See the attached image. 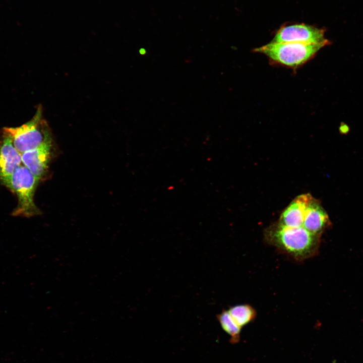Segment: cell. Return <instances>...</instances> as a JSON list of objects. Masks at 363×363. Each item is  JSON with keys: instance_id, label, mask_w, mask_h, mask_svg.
<instances>
[{"instance_id": "obj_2", "label": "cell", "mask_w": 363, "mask_h": 363, "mask_svg": "<svg viewBox=\"0 0 363 363\" xmlns=\"http://www.w3.org/2000/svg\"><path fill=\"white\" fill-rule=\"evenodd\" d=\"M330 42L306 44L295 42H270L254 51L265 55L271 63L296 70L313 58Z\"/></svg>"}, {"instance_id": "obj_7", "label": "cell", "mask_w": 363, "mask_h": 363, "mask_svg": "<svg viewBox=\"0 0 363 363\" xmlns=\"http://www.w3.org/2000/svg\"><path fill=\"white\" fill-rule=\"evenodd\" d=\"M22 164L21 154L9 135L3 130L0 140V180L3 184Z\"/></svg>"}, {"instance_id": "obj_4", "label": "cell", "mask_w": 363, "mask_h": 363, "mask_svg": "<svg viewBox=\"0 0 363 363\" xmlns=\"http://www.w3.org/2000/svg\"><path fill=\"white\" fill-rule=\"evenodd\" d=\"M38 180L22 164L4 183L18 198V205L12 215L30 217L40 214L34 203V195Z\"/></svg>"}, {"instance_id": "obj_8", "label": "cell", "mask_w": 363, "mask_h": 363, "mask_svg": "<svg viewBox=\"0 0 363 363\" xmlns=\"http://www.w3.org/2000/svg\"><path fill=\"white\" fill-rule=\"evenodd\" d=\"M313 198L310 194L295 198L283 210L278 222L288 227H303L308 206Z\"/></svg>"}, {"instance_id": "obj_10", "label": "cell", "mask_w": 363, "mask_h": 363, "mask_svg": "<svg viewBox=\"0 0 363 363\" xmlns=\"http://www.w3.org/2000/svg\"><path fill=\"white\" fill-rule=\"evenodd\" d=\"M227 311L241 328L254 321L257 316L255 309L248 304L234 306L229 308Z\"/></svg>"}, {"instance_id": "obj_6", "label": "cell", "mask_w": 363, "mask_h": 363, "mask_svg": "<svg viewBox=\"0 0 363 363\" xmlns=\"http://www.w3.org/2000/svg\"><path fill=\"white\" fill-rule=\"evenodd\" d=\"M53 142L43 144L21 154L22 164L39 182L49 177V166L52 157Z\"/></svg>"}, {"instance_id": "obj_1", "label": "cell", "mask_w": 363, "mask_h": 363, "mask_svg": "<svg viewBox=\"0 0 363 363\" xmlns=\"http://www.w3.org/2000/svg\"><path fill=\"white\" fill-rule=\"evenodd\" d=\"M321 236L304 227H291L278 222L266 228L264 238L269 245L297 261H304L318 253Z\"/></svg>"}, {"instance_id": "obj_3", "label": "cell", "mask_w": 363, "mask_h": 363, "mask_svg": "<svg viewBox=\"0 0 363 363\" xmlns=\"http://www.w3.org/2000/svg\"><path fill=\"white\" fill-rule=\"evenodd\" d=\"M3 130L9 135L14 146L21 154L43 144L53 142L51 130L43 117L41 105L37 107L34 115L27 123L19 127H6Z\"/></svg>"}, {"instance_id": "obj_9", "label": "cell", "mask_w": 363, "mask_h": 363, "mask_svg": "<svg viewBox=\"0 0 363 363\" xmlns=\"http://www.w3.org/2000/svg\"><path fill=\"white\" fill-rule=\"evenodd\" d=\"M330 225L327 212L320 203L313 198L308 206L303 227L309 232L321 236Z\"/></svg>"}, {"instance_id": "obj_11", "label": "cell", "mask_w": 363, "mask_h": 363, "mask_svg": "<svg viewBox=\"0 0 363 363\" xmlns=\"http://www.w3.org/2000/svg\"><path fill=\"white\" fill-rule=\"evenodd\" d=\"M223 330L230 337L231 343H237L240 339V327L232 318L228 311H223L217 316Z\"/></svg>"}, {"instance_id": "obj_12", "label": "cell", "mask_w": 363, "mask_h": 363, "mask_svg": "<svg viewBox=\"0 0 363 363\" xmlns=\"http://www.w3.org/2000/svg\"><path fill=\"white\" fill-rule=\"evenodd\" d=\"M339 130L341 133H347L349 129L348 128V126H346V125L344 124L343 125H342L340 126Z\"/></svg>"}, {"instance_id": "obj_5", "label": "cell", "mask_w": 363, "mask_h": 363, "mask_svg": "<svg viewBox=\"0 0 363 363\" xmlns=\"http://www.w3.org/2000/svg\"><path fill=\"white\" fill-rule=\"evenodd\" d=\"M325 32L324 29L304 24L287 25L276 32L271 42L314 44L328 42L325 38Z\"/></svg>"}]
</instances>
